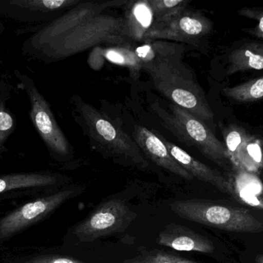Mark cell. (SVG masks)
<instances>
[{
	"label": "cell",
	"mask_w": 263,
	"mask_h": 263,
	"mask_svg": "<svg viewBox=\"0 0 263 263\" xmlns=\"http://www.w3.org/2000/svg\"><path fill=\"white\" fill-rule=\"evenodd\" d=\"M103 57L112 63L127 66L133 71H139L142 68L140 60L130 46L108 48L103 51Z\"/></svg>",
	"instance_id": "obj_20"
},
{
	"label": "cell",
	"mask_w": 263,
	"mask_h": 263,
	"mask_svg": "<svg viewBox=\"0 0 263 263\" xmlns=\"http://www.w3.org/2000/svg\"><path fill=\"white\" fill-rule=\"evenodd\" d=\"M136 213L120 199H112L100 204L74 230L81 242H90L105 236L126 230L135 220Z\"/></svg>",
	"instance_id": "obj_6"
},
{
	"label": "cell",
	"mask_w": 263,
	"mask_h": 263,
	"mask_svg": "<svg viewBox=\"0 0 263 263\" xmlns=\"http://www.w3.org/2000/svg\"><path fill=\"white\" fill-rule=\"evenodd\" d=\"M130 41L124 18L100 14L49 45V49L53 57L64 58L101 43L126 46Z\"/></svg>",
	"instance_id": "obj_3"
},
{
	"label": "cell",
	"mask_w": 263,
	"mask_h": 263,
	"mask_svg": "<svg viewBox=\"0 0 263 263\" xmlns=\"http://www.w3.org/2000/svg\"><path fill=\"white\" fill-rule=\"evenodd\" d=\"M77 194L76 189L63 190L52 196L29 202L0 221V239L12 236L53 211Z\"/></svg>",
	"instance_id": "obj_8"
},
{
	"label": "cell",
	"mask_w": 263,
	"mask_h": 263,
	"mask_svg": "<svg viewBox=\"0 0 263 263\" xmlns=\"http://www.w3.org/2000/svg\"><path fill=\"white\" fill-rule=\"evenodd\" d=\"M129 3L124 18L126 32L131 40L140 41L153 25L154 17L147 0Z\"/></svg>",
	"instance_id": "obj_15"
},
{
	"label": "cell",
	"mask_w": 263,
	"mask_h": 263,
	"mask_svg": "<svg viewBox=\"0 0 263 263\" xmlns=\"http://www.w3.org/2000/svg\"><path fill=\"white\" fill-rule=\"evenodd\" d=\"M133 135V140L139 149L156 165L186 180L193 179V176L182 168L172 157L163 141L149 130L145 127L136 125Z\"/></svg>",
	"instance_id": "obj_11"
},
{
	"label": "cell",
	"mask_w": 263,
	"mask_h": 263,
	"mask_svg": "<svg viewBox=\"0 0 263 263\" xmlns=\"http://www.w3.org/2000/svg\"><path fill=\"white\" fill-rule=\"evenodd\" d=\"M172 211L182 219L232 233L263 232V222L250 210L199 199L176 201Z\"/></svg>",
	"instance_id": "obj_2"
},
{
	"label": "cell",
	"mask_w": 263,
	"mask_h": 263,
	"mask_svg": "<svg viewBox=\"0 0 263 263\" xmlns=\"http://www.w3.org/2000/svg\"><path fill=\"white\" fill-rule=\"evenodd\" d=\"M79 112L91 140L104 148L108 154L126 159L137 166H148L135 141L109 117L83 101L79 105Z\"/></svg>",
	"instance_id": "obj_5"
},
{
	"label": "cell",
	"mask_w": 263,
	"mask_h": 263,
	"mask_svg": "<svg viewBox=\"0 0 263 263\" xmlns=\"http://www.w3.org/2000/svg\"><path fill=\"white\" fill-rule=\"evenodd\" d=\"M55 182V178L46 174H10L0 178V193L16 188L46 186L53 185Z\"/></svg>",
	"instance_id": "obj_19"
},
{
	"label": "cell",
	"mask_w": 263,
	"mask_h": 263,
	"mask_svg": "<svg viewBox=\"0 0 263 263\" xmlns=\"http://www.w3.org/2000/svg\"><path fill=\"white\" fill-rule=\"evenodd\" d=\"M158 243L176 251L202 253L214 251V246L210 239L183 225L175 223L167 225L159 233Z\"/></svg>",
	"instance_id": "obj_12"
},
{
	"label": "cell",
	"mask_w": 263,
	"mask_h": 263,
	"mask_svg": "<svg viewBox=\"0 0 263 263\" xmlns=\"http://www.w3.org/2000/svg\"><path fill=\"white\" fill-rule=\"evenodd\" d=\"M224 137H225L226 145H227L226 148H227L229 157L234 162L235 165H236L238 157L242 147L252 138L246 134L245 131L236 129V128L228 130Z\"/></svg>",
	"instance_id": "obj_22"
},
{
	"label": "cell",
	"mask_w": 263,
	"mask_h": 263,
	"mask_svg": "<svg viewBox=\"0 0 263 263\" xmlns=\"http://www.w3.org/2000/svg\"><path fill=\"white\" fill-rule=\"evenodd\" d=\"M25 263H84L72 258L61 257L57 256H45L34 258L32 260Z\"/></svg>",
	"instance_id": "obj_27"
},
{
	"label": "cell",
	"mask_w": 263,
	"mask_h": 263,
	"mask_svg": "<svg viewBox=\"0 0 263 263\" xmlns=\"http://www.w3.org/2000/svg\"><path fill=\"white\" fill-rule=\"evenodd\" d=\"M16 4L23 5V7L40 10H57L80 3L77 0H30V1L15 2Z\"/></svg>",
	"instance_id": "obj_24"
},
{
	"label": "cell",
	"mask_w": 263,
	"mask_h": 263,
	"mask_svg": "<svg viewBox=\"0 0 263 263\" xmlns=\"http://www.w3.org/2000/svg\"><path fill=\"white\" fill-rule=\"evenodd\" d=\"M170 111L159 103L152 105L164 126L183 145L194 147L204 156L218 165H223L229 157L225 145L216 137L206 124L183 108L172 103Z\"/></svg>",
	"instance_id": "obj_4"
},
{
	"label": "cell",
	"mask_w": 263,
	"mask_h": 263,
	"mask_svg": "<svg viewBox=\"0 0 263 263\" xmlns=\"http://www.w3.org/2000/svg\"><path fill=\"white\" fill-rule=\"evenodd\" d=\"M162 140L168 148L172 157L182 168L192 174L193 178H197L201 181L213 185L222 192L233 195V184L230 183V181L227 180L220 173L192 157L186 151L175 144L164 138Z\"/></svg>",
	"instance_id": "obj_13"
},
{
	"label": "cell",
	"mask_w": 263,
	"mask_h": 263,
	"mask_svg": "<svg viewBox=\"0 0 263 263\" xmlns=\"http://www.w3.org/2000/svg\"><path fill=\"white\" fill-rule=\"evenodd\" d=\"M180 60H162L145 69L156 90L173 104L183 108L204 123H213L214 114L202 88Z\"/></svg>",
	"instance_id": "obj_1"
},
{
	"label": "cell",
	"mask_w": 263,
	"mask_h": 263,
	"mask_svg": "<svg viewBox=\"0 0 263 263\" xmlns=\"http://www.w3.org/2000/svg\"><path fill=\"white\" fill-rule=\"evenodd\" d=\"M222 93L230 100L239 103L263 100V75L240 84L225 88Z\"/></svg>",
	"instance_id": "obj_18"
},
{
	"label": "cell",
	"mask_w": 263,
	"mask_h": 263,
	"mask_svg": "<svg viewBox=\"0 0 263 263\" xmlns=\"http://www.w3.org/2000/svg\"><path fill=\"white\" fill-rule=\"evenodd\" d=\"M238 14L247 18L257 21L256 26L244 29V32L263 40V9L258 7H244L238 11Z\"/></svg>",
	"instance_id": "obj_25"
},
{
	"label": "cell",
	"mask_w": 263,
	"mask_h": 263,
	"mask_svg": "<svg viewBox=\"0 0 263 263\" xmlns=\"http://www.w3.org/2000/svg\"><path fill=\"white\" fill-rule=\"evenodd\" d=\"M154 21L171 16L178 11L187 7L185 0H148Z\"/></svg>",
	"instance_id": "obj_21"
},
{
	"label": "cell",
	"mask_w": 263,
	"mask_h": 263,
	"mask_svg": "<svg viewBox=\"0 0 263 263\" xmlns=\"http://www.w3.org/2000/svg\"><path fill=\"white\" fill-rule=\"evenodd\" d=\"M257 263H263V256H260L258 257Z\"/></svg>",
	"instance_id": "obj_28"
},
{
	"label": "cell",
	"mask_w": 263,
	"mask_h": 263,
	"mask_svg": "<svg viewBox=\"0 0 263 263\" xmlns=\"http://www.w3.org/2000/svg\"><path fill=\"white\" fill-rule=\"evenodd\" d=\"M260 69H263V43L260 42H247L229 54L227 75Z\"/></svg>",
	"instance_id": "obj_14"
},
{
	"label": "cell",
	"mask_w": 263,
	"mask_h": 263,
	"mask_svg": "<svg viewBox=\"0 0 263 263\" xmlns=\"http://www.w3.org/2000/svg\"><path fill=\"white\" fill-rule=\"evenodd\" d=\"M233 195L250 206L263 210V188L261 182L251 176H239L233 185Z\"/></svg>",
	"instance_id": "obj_17"
},
{
	"label": "cell",
	"mask_w": 263,
	"mask_h": 263,
	"mask_svg": "<svg viewBox=\"0 0 263 263\" xmlns=\"http://www.w3.org/2000/svg\"><path fill=\"white\" fill-rule=\"evenodd\" d=\"M212 29L213 23L207 17L186 7L171 16L153 22L143 40H167L193 44L208 36Z\"/></svg>",
	"instance_id": "obj_7"
},
{
	"label": "cell",
	"mask_w": 263,
	"mask_h": 263,
	"mask_svg": "<svg viewBox=\"0 0 263 263\" xmlns=\"http://www.w3.org/2000/svg\"><path fill=\"white\" fill-rule=\"evenodd\" d=\"M13 125L12 117L5 111H0V150Z\"/></svg>",
	"instance_id": "obj_26"
},
{
	"label": "cell",
	"mask_w": 263,
	"mask_h": 263,
	"mask_svg": "<svg viewBox=\"0 0 263 263\" xmlns=\"http://www.w3.org/2000/svg\"><path fill=\"white\" fill-rule=\"evenodd\" d=\"M183 46L167 42L156 41L146 43L135 48L142 68L162 60H179L183 51Z\"/></svg>",
	"instance_id": "obj_16"
},
{
	"label": "cell",
	"mask_w": 263,
	"mask_h": 263,
	"mask_svg": "<svg viewBox=\"0 0 263 263\" xmlns=\"http://www.w3.org/2000/svg\"><path fill=\"white\" fill-rule=\"evenodd\" d=\"M28 94L32 103L31 117L44 142L57 154H69V142L57 125L45 99L34 86H29Z\"/></svg>",
	"instance_id": "obj_9"
},
{
	"label": "cell",
	"mask_w": 263,
	"mask_h": 263,
	"mask_svg": "<svg viewBox=\"0 0 263 263\" xmlns=\"http://www.w3.org/2000/svg\"><path fill=\"white\" fill-rule=\"evenodd\" d=\"M124 263H198L179 257L176 255L163 253L161 251H153L138 256L135 259L126 261Z\"/></svg>",
	"instance_id": "obj_23"
},
{
	"label": "cell",
	"mask_w": 263,
	"mask_h": 263,
	"mask_svg": "<svg viewBox=\"0 0 263 263\" xmlns=\"http://www.w3.org/2000/svg\"><path fill=\"white\" fill-rule=\"evenodd\" d=\"M110 3H83L73 8L70 12L52 22L50 25L41 30L38 35L39 43L52 44L63 38L76 28L80 26L92 17L101 14L103 9Z\"/></svg>",
	"instance_id": "obj_10"
}]
</instances>
